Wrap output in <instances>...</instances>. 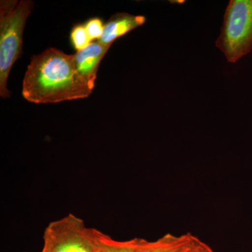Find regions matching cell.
I'll list each match as a JSON object with an SVG mask.
<instances>
[{
    "mask_svg": "<svg viewBox=\"0 0 252 252\" xmlns=\"http://www.w3.org/2000/svg\"><path fill=\"white\" fill-rule=\"evenodd\" d=\"M99 230L86 226L73 214L49 223L41 252H99Z\"/></svg>",
    "mask_w": 252,
    "mask_h": 252,
    "instance_id": "obj_4",
    "label": "cell"
},
{
    "mask_svg": "<svg viewBox=\"0 0 252 252\" xmlns=\"http://www.w3.org/2000/svg\"><path fill=\"white\" fill-rule=\"evenodd\" d=\"M85 27L91 40L98 39L103 32L104 25L99 18H92L86 23Z\"/></svg>",
    "mask_w": 252,
    "mask_h": 252,
    "instance_id": "obj_10",
    "label": "cell"
},
{
    "mask_svg": "<svg viewBox=\"0 0 252 252\" xmlns=\"http://www.w3.org/2000/svg\"><path fill=\"white\" fill-rule=\"evenodd\" d=\"M183 252H216L206 243L193 235L190 243Z\"/></svg>",
    "mask_w": 252,
    "mask_h": 252,
    "instance_id": "obj_11",
    "label": "cell"
},
{
    "mask_svg": "<svg viewBox=\"0 0 252 252\" xmlns=\"http://www.w3.org/2000/svg\"><path fill=\"white\" fill-rule=\"evenodd\" d=\"M110 47L111 45H105L97 40L73 54L74 67L78 75L92 91L97 79L99 64Z\"/></svg>",
    "mask_w": 252,
    "mask_h": 252,
    "instance_id": "obj_5",
    "label": "cell"
},
{
    "mask_svg": "<svg viewBox=\"0 0 252 252\" xmlns=\"http://www.w3.org/2000/svg\"><path fill=\"white\" fill-rule=\"evenodd\" d=\"M216 46L234 63L252 50V0H230Z\"/></svg>",
    "mask_w": 252,
    "mask_h": 252,
    "instance_id": "obj_3",
    "label": "cell"
},
{
    "mask_svg": "<svg viewBox=\"0 0 252 252\" xmlns=\"http://www.w3.org/2000/svg\"><path fill=\"white\" fill-rule=\"evenodd\" d=\"M193 235H175L167 233L155 241L141 238L138 252H183Z\"/></svg>",
    "mask_w": 252,
    "mask_h": 252,
    "instance_id": "obj_7",
    "label": "cell"
},
{
    "mask_svg": "<svg viewBox=\"0 0 252 252\" xmlns=\"http://www.w3.org/2000/svg\"><path fill=\"white\" fill-rule=\"evenodd\" d=\"M70 39L72 45L77 51L85 49L92 42L84 25H79L73 28Z\"/></svg>",
    "mask_w": 252,
    "mask_h": 252,
    "instance_id": "obj_9",
    "label": "cell"
},
{
    "mask_svg": "<svg viewBox=\"0 0 252 252\" xmlns=\"http://www.w3.org/2000/svg\"><path fill=\"white\" fill-rule=\"evenodd\" d=\"M92 93L78 75L73 55L55 48L32 58L23 81V97L35 104L86 98Z\"/></svg>",
    "mask_w": 252,
    "mask_h": 252,
    "instance_id": "obj_1",
    "label": "cell"
},
{
    "mask_svg": "<svg viewBox=\"0 0 252 252\" xmlns=\"http://www.w3.org/2000/svg\"><path fill=\"white\" fill-rule=\"evenodd\" d=\"M99 252H138L141 238H134L126 241H119L109 235L98 231Z\"/></svg>",
    "mask_w": 252,
    "mask_h": 252,
    "instance_id": "obj_8",
    "label": "cell"
},
{
    "mask_svg": "<svg viewBox=\"0 0 252 252\" xmlns=\"http://www.w3.org/2000/svg\"><path fill=\"white\" fill-rule=\"evenodd\" d=\"M146 22L145 16L119 13L113 15L104 25L103 32L98 41L105 45H112L118 38L140 27Z\"/></svg>",
    "mask_w": 252,
    "mask_h": 252,
    "instance_id": "obj_6",
    "label": "cell"
},
{
    "mask_svg": "<svg viewBox=\"0 0 252 252\" xmlns=\"http://www.w3.org/2000/svg\"><path fill=\"white\" fill-rule=\"evenodd\" d=\"M33 8L31 0L0 1V94L2 98L11 94L7 89L10 71L22 54L23 32Z\"/></svg>",
    "mask_w": 252,
    "mask_h": 252,
    "instance_id": "obj_2",
    "label": "cell"
}]
</instances>
